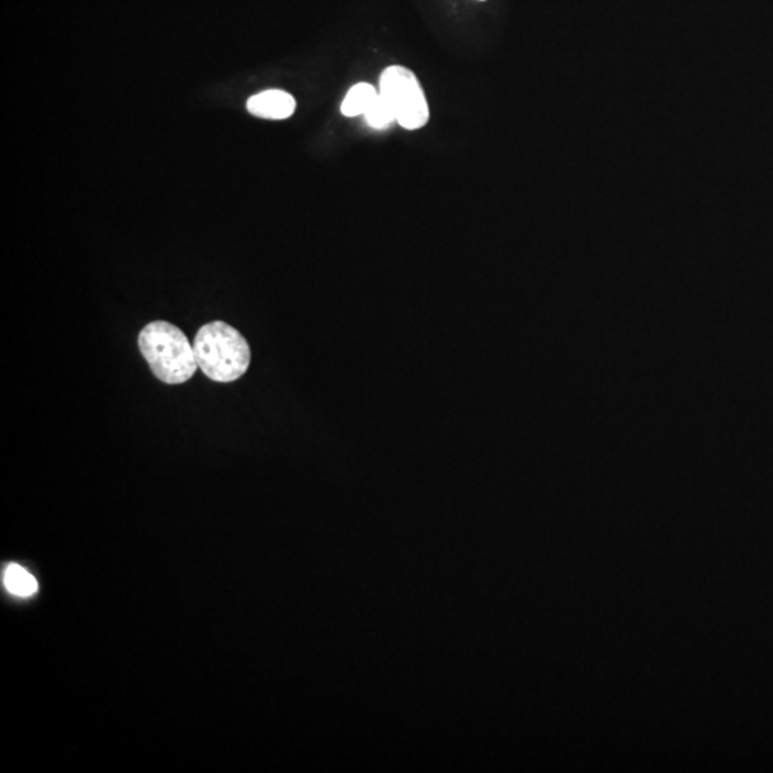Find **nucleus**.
Here are the masks:
<instances>
[{
  "label": "nucleus",
  "instance_id": "0eeeda50",
  "mask_svg": "<svg viewBox=\"0 0 773 773\" xmlns=\"http://www.w3.org/2000/svg\"><path fill=\"white\" fill-rule=\"evenodd\" d=\"M367 125L372 130H385L397 122L393 108L385 101L384 97H377L370 110L365 113Z\"/></svg>",
  "mask_w": 773,
  "mask_h": 773
},
{
  "label": "nucleus",
  "instance_id": "f03ea898",
  "mask_svg": "<svg viewBox=\"0 0 773 773\" xmlns=\"http://www.w3.org/2000/svg\"><path fill=\"white\" fill-rule=\"evenodd\" d=\"M138 344L150 370L163 383L183 384L195 374L198 365L193 346L177 325L149 323L139 333Z\"/></svg>",
  "mask_w": 773,
  "mask_h": 773
},
{
  "label": "nucleus",
  "instance_id": "39448f33",
  "mask_svg": "<svg viewBox=\"0 0 773 773\" xmlns=\"http://www.w3.org/2000/svg\"><path fill=\"white\" fill-rule=\"evenodd\" d=\"M377 97H379V91L371 83H356L344 98L341 103L343 115L347 117L365 115L372 103H374Z\"/></svg>",
  "mask_w": 773,
  "mask_h": 773
},
{
  "label": "nucleus",
  "instance_id": "20e7f679",
  "mask_svg": "<svg viewBox=\"0 0 773 773\" xmlns=\"http://www.w3.org/2000/svg\"><path fill=\"white\" fill-rule=\"evenodd\" d=\"M247 110L262 120H289L296 110L295 98L281 89H268L248 99Z\"/></svg>",
  "mask_w": 773,
  "mask_h": 773
},
{
  "label": "nucleus",
  "instance_id": "f257e3e1",
  "mask_svg": "<svg viewBox=\"0 0 773 773\" xmlns=\"http://www.w3.org/2000/svg\"><path fill=\"white\" fill-rule=\"evenodd\" d=\"M193 352L198 367L216 383H234L242 379L251 362L247 339L224 322L201 327L193 339Z\"/></svg>",
  "mask_w": 773,
  "mask_h": 773
},
{
  "label": "nucleus",
  "instance_id": "7ed1b4c3",
  "mask_svg": "<svg viewBox=\"0 0 773 773\" xmlns=\"http://www.w3.org/2000/svg\"><path fill=\"white\" fill-rule=\"evenodd\" d=\"M380 96L393 108L403 130L418 131L430 121V107L417 75L407 66L393 65L380 77Z\"/></svg>",
  "mask_w": 773,
  "mask_h": 773
},
{
  "label": "nucleus",
  "instance_id": "6e6552de",
  "mask_svg": "<svg viewBox=\"0 0 773 773\" xmlns=\"http://www.w3.org/2000/svg\"><path fill=\"white\" fill-rule=\"evenodd\" d=\"M482 2H484V0H482Z\"/></svg>",
  "mask_w": 773,
  "mask_h": 773
},
{
  "label": "nucleus",
  "instance_id": "423d86ee",
  "mask_svg": "<svg viewBox=\"0 0 773 773\" xmlns=\"http://www.w3.org/2000/svg\"><path fill=\"white\" fill-rule=\"evenodd\" d=\"M3 584L9 593L19 597L32 596L37 592L36 579L18 564H9L4 570Z\"/></svg>",
  "mask_w": 773,
  "mask_h": 773
}]
</instances>
